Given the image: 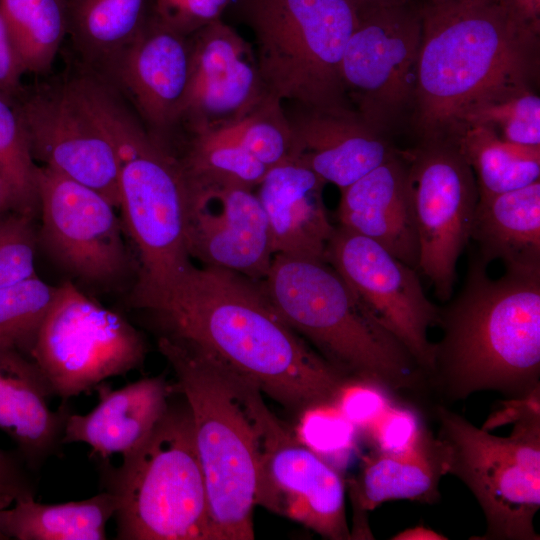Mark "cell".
I'll return each instance as SVG.
<instances>
[{
  "label": "cell",
  "instance_id": "7",
  "mask_svg": "<svg viewBox=\"0 0 540 540\" xmlns=\"http://www.w3.org/2000/svg\"><path fill=\"white\" fill-rule=\"evenodd\" d=\"M183 396V395H182ZM118 540H211L207 493L188 404L172 402L118 467L102 463Z\"/></svg>",
  "mask_w": 540,
  "mask_h": 540
},
{
  "label": "cell",
  "instance_id": "36",
  "mask_svg": "<svg viewBox=\"0 0 540 540\" xmlns=\"http://www.w3.org/2000/svg\"><path fill=\"white\" fill-rule=\"evenodd\" d=\"M356 427L334 403L308 407L295 432L298 439L335 468L345 465L354 448Z\"/></svg>",
  "mask_w": 540,
  "mask_h": 540
},
{
  "label": "cell",
  "instance_id": "24",
  "mask_svg": "<svg viewBox=\"0 0 540 540\" xmlns=\"http://www.w3.org/2000/svg\"><path fill=\"white\" fill-rule=\"evenodd\" d=\"M95 391L98 404L90 412L68 415L62 443H85L91 456L107 462L114 454H129L145 439L165 412L170 389L157 376L115 390L102 382Z\"/></svg>",
  "mask_w": 540,
  "mask_h": 540
},
{
  "label": "cell",
  "instance_id": "14",
  "mask_svg": "<svg viewBox=\"0 0 540 540\" xmlns=\"http://www.w3.org/2000/svg\"><path fill=\"white\" fill-rule=\"evenodd\" d=\"M326 261L361 305L410 352L425 374L433 365L428 330L439 309L425 295L415 269L380 244L341 226L327 243Z\"/></svg>",
  "mask_w": 540,
  "mask_h": 540
},
{
  "label": "cell",
  "instance_id": "1",
  "mask_svg": "<svg viewBox=\"0 0 540 540\" xmlns=\"http://www.w3.org/2000/svg\"><path fill=\"white\" fill-rule=\"evenodd\" d=\"M146 311L168 335L211 354L283 406L333 403L346 377L285 322L261 281L194 265Z\"/></svg>",
  "mask_w": 540,
  "mask_h": 540
},
{
  "label": "cell",
  "instance_id": "29",
  "mask_svg": "<svg viewBox=\"0 0 540 540\" xmlns=\"http://www.w3.org/2000/svg\"><path fill=\"white\" fill-rule=\"evenodd\" d=\"M0 6L23 72L50 69L66 30L65 0H0Z\"/></svg>",
  "mask_w": 540,
  "mask_h": 540
},
{
  "label": "cell",
  "instance_id": "17",
  "mask_svg": "<svg viewBox=\"0 0 540 540\" xmlns=\"http://www.w3.org/2000/svg\"><path fill=\"white\" fill-rule=\"evenodd\" d=\"M33 159L120 205L119 160L107 136L64 88L15 104Z\"/></svg>",
  "mask_w": 540,
  "mask_h": 540
},
{
  "label": "cell",
  "instance_id": "44",
  "mask_svg": "<svg viewBox=\"0 0 540 540\" xmlns=\"http://www.w3.org/2000/svg\"><path fill=\"white\" fill-rule=\"evenodd\" d=\"M519 21L539 34L540 0H498Z\"/></svg>",
  "mask_w": 540,
  "mask_h": 540
},
{
  "label": "cell",
  "instance_id": "25",
  "mask_svg": "<svg viewBox=\"0 0 540 540\" xmlns=\"http://www.w3.org/2000/svg\"><path fill=\"white\" fill-rule=\"evenodd\" d=\"M447 475L445 448L426 428L417 441L401 452L375 451L369 455L349 491L354 507L351 538L372 539L367 513L389 500L433 504L440 498L441 478Z\"/></svg>",
  "mask_w": 540,
  "mask_h": 540
},
{
  "label": "cell",
  "instance_id": "15",
  "mask_svg": "<svg viewBox=\"0 0 540 540\" xmlns=\"http://www.w3.org/2000/svg\"><path fill=\"white\" fill-rule=\"evenodd\" d=\"M39 238L67 271L90 283L122 278L130 266L115 206L99 192L37 166Z\"/></svg>",
  "mask_w": 540,
  "mask_h": 540
},
{
  "label": "cell",
  "instance_id": "41",
  "mask_svg": "<svg viewBox=\"0 0 540 540\" xmlns=\"http://www.w3.org/2000/svg\"><path fill=\"white\" fill-rule=\"evenodd\" d=\"M29 471L16 451L0 447V511L10 507L18 498L35 495Z\"/></svg>",
  "mask_w": 540,
  "mask_h": 540
},
{
  "label": "cell",
  "instance_id": "2",
  "mask_svg": "<svg viewBox=\"0 0 540 540\" xmlns=\"http://www.w3.org/2000/svg\"><path fill=\"white\" fill-rule=\"evenodd\" d=\"M420 12L416 124L424 142L450 141L471 108L528 86L539 34L498 0L429 3Z\"/></svg>",
  "mask_w": 540,
  "mask_h": 540
},
{
  "label": "cell",
  "instance_id": "33",
  "mask_svg": "<svg viewBox=\"0 0 540 540\" xmlns=\"http://www.w3.org/2000/svg\"><path fill=\"white\" fill-rule=\"evenodd\" d=\"M469 125L490 128L507 142L540 147V98L529 86L512 89L471 108L456 134Z\"/></svg>",
  "mask_w": 540,
  "mask_h": 540
},
{
  "label": "cell",
  "instance_id": "32",
  "mask_svg": "<svg viewBox=\"0 0 540 540\" xmlns=\"http://www.w3.org/2000/svg\"><path fill=\"white\" fill-rule=\"evenodd\" d=\"M57 286L37 274L0 289V347L31 357L39 329L54 301Z\"/></svg>",
  "mask_w": 540,
  "mask_h": 540
},
{
  "label": "cell",
  "instance_id": "9",
  "mask_svg": "<svg viewBox=\"0 0 540 540\" xmlns=\"http://www.w3.org/2000/svg\"><path fill=\"white\" fill-rule=\"evenodd\" d=\"M435 414L447 474L468 487L485 516V533L472 539L539 540L534 518L540 507V410L514 422L507 437L444 405Z\"/></svg>",
  "mask_w": 540,
  "mask_h": 540
},
{
  "label": "cell",
  "instance_id": "40",
  "mask_svg": "<svg viewBox=\"0 0 540 540\" xmlns=\"http://www.w3.org/2000/svg\"><path fill=\"white\" fill-rule=\"evenodd\" d=\"M232 0H153L154 16L184 36L221 19Z\"/></svg>",
  "mask_w": 540,
  "mask_h": 540
},
{
  "label": "cell",
  "instance_id": "48",
  "mask_svg": "<svg viewBox=\"0 0 540 540\" xmlns=\"http://www.w3.org/2000/svg\"><path fill=\"white\" fill-rule=\"evenodd\" d=\"M450 1H457V0H429V3H443V2H450Z\"/></svg>",
  "mask_w": 540,
  "mask_h": 540
},
{
  "label": "cell",
  "instance_id": "6",
  "mask_svg": "<svg viewBox=\"0 0 540 540\" xmlns=\"http://www.w3.org/2000/svg\"><path fill=\"white\" fill-rule=\"evenodd\" d=\"M261 283L285 322L346 378L371 381L390 392L427 385L410 352L326 260L275 254Z\"/></svg>",
  "mask_w": 540,
  "mask_h": 540
},
{
  "label": "cell",
  "instance_id": "3",
  "mask_svg": "<svg viewBox=\"0 0 540 540\" xmlns=\"http://www.w3.org/2000/svg\"><path fill=\"white\" fill-rule=\"evenodd\" d=\"M471 263L457 297L439 310L427 385L444 400L492 390L510 398L540 388V268H506L491 278Z\"/></svg>",
  "mask_w": 540,
  "mask_h": 540
},
{
  "label": "cell",
  "instance_id": "19",
  "mask_svg": "<svg viewBox=\"0 0 540 540\" xmlns=\"http://www.w3.org/2000/svg\"><path fill=\"white\" fill-rule=\"evenodd\" d=\"M114 58L119 80L154 136L179 124L191 74L189 36L152 17Z\"/></svg>",
  "mask_w": 540,
  "mask_h": 540
},
{
  "label": "cell",
  "instance_id": "4",
  "mask_svg": "<svg viewBox=\"0 0 540 540\" xmlns=\"http://www.w3.org/2000/svg\"><path fill=\"white\" fill-rule=\"evenodd\" d=\"M87 109L118 156L119 208L139 257L132 304L147 310L193 266L186 241V176L178 156L113 93L94 95Z\"/></svg>",
  "mask_w": 540,
  "mask_h": 540
},
{
  "label": "cell",
  "instance_id": "30",
  "mask_svg": "<svg viewBox=\"0 0 540 540\" xmlns=\"http://www.w3.org/2000/svg\"><path fill=\"white\" fill-rule=\"evenodd\" d=\"M147 0H69L71 25L91 56L116 57L145 23Z\"/></svg>",
  "mask_w": 540,
  "mask_h": 540
},
{
  "label": "cell",
  "instance_id": "39",
  "mask_svg": "<svg viewBox=\"0 0 540 540\" xmlns=\"http://www.w3.org/2000/svg\"><path fill=\"white\" fill-rule=\"evenodd\" d=\"M425 429L417 411L394 401L367 429L380 452H401L410 448Z\"/></svg>",
  "mask_w": 540,
  "mask_h": 540
},
{
  "label": "cell",
  "instance_id": "43",
  "mask_svg": "<svg viewBox=\"0 0 540 540\" xmlns=\"http://www.w3.org/2000/svg\"><path fill=\"white\" fill-rule=\"evenodd\" d=\"M539 410L540 388L524 397L511 398V400L503 402L502 407L495 410L490 417L487 418L482 429L489 431L501 425H506L508 423L513 424L526 414Z\"/></svg>",
  "mask_w": 540,
  "mask_h": 540
},
{
  "label": "cell",
  "instance_id": "12",
  "mask_svg": "<svg viewBox=\"0 0 540 540\" xmlns=\"http://www.w3.org/2000/svg\"><path fill=\"white\" fill-rule=\"evenodd\" d=\"M358 12L341 61V81L354 111L383 131L414 102L421 12L408 0Z\"/></svg>",
  "mask_w": 540,
  "mask_h": 540
},
{
  "label": "cell",
  "instance_id": "34",
  "mask_svg": "<svg viewBox=\"0 0 540 540\" xmlns=\"http://www.w3.org/2000/svg\"><path fill=\"white\" fill-rule=\"evenodd\" d=\"M206 135L240 145L268 168L291 159L293 154L292 132L284 106L271 94L238 124Z\"/></svg>",
  "mask_w": 540,
  "mask_h": 540
},
{
  "label": "cell",
  "instance_id": "46",
  "mask_svg": "<svg viewBox=\"0 0 540 540\" xmlns=\"http://www.w3.org/2000/svg\"><path fill=\"white\" fill-rule=\"evenodd\" d=\"M10 211H19L15 194L0 171V216Z\"/></svg>",
  "mask_w": 540,
  "mask_h": 540
},
{
  "label": "cell",
  "instance_id": "38",
  "mask_svg": "<svg viewBox=\"0 0 540 540\" xmlns=\"http://www.w3.org/2000/svg\"><path fill=\"white\" fill-rule=\"evenodd\" d=\"M391 393L374 382L348 378L333 403L356 428L367 430L393 402Z\"/></svg>",
  "mask_w": 540,
  "mask_h": 540
},
{
  "label": "cell",
  "instance_id": "45",
  "mask_svg": "<svg viewBox=\"0 0 540 540\" xmlns=\"http://www.w3.org/2000/svg\"><path fill=\"white\" fill-rule=\"evenodd\" d=\"M393 540H442L447 539L433 529L424 526H416L405 529L404 531L391 537Z\"/></svg>",
  "mask_w": 540,
  "mask_h": 540
},
{
  "label": "cell",
  "instance_id": "28",
  "mask_svg": "<svg viewBox=\"0 0 540 540\" xmlns=\"http://www.w3.org/2000/svg\"><path fill=\"white\" fill-rule=\"evenodd\" d=\"M471 167L479 195L527 186L540 177V147L507 142L490 128L469 125L450 140Z\"/></svg>",
  "mask_w": 540,
  "mask_h": 540
},
{
  "label": "cell",
  "instance_id": "8",
  "mask_svg": "<svg viewBox=\"0 0 540 540\" xmlns=\"http://www.w3.org/2000/svg\"><path fill=\"white\" fill-rule=\"evenodd\" d=\"M255 38L269 94L328 111L347 106L340 67L359 19L352 0H232Z\"/></svg>",
  "mask_w": 540,
  "mask_h": 540
},
{
  "label": "cell",
  "instance_id": "26",
  "mask_svg": "<svg viewBox=\"0 0 540 540\" xmlns=\"http://www.w3.org/2000/svg\"><path fill=\"white\" fill-rule=\"evenodd\" d=\"M486 265L500 259L506 268H540V181L515 190L479 195L471 236Z\"/></svg>",
  "mask_w": 540,
  "mask_h": 540
},
{
  "label": "cell",
  "instance_id": "27",
  "mask_svg": "<svg viewBox=\"0 0 540 540\" xmlns=\"http://www.w3.org/2000/svg\"><path fill=\"white\" fill-rule=\"evenodd\" d=\"M116 508L107 490L56 504L40 503L28 495L0 511V531L7 540H105L106 525Z\"/></svg>",
  "mask_w": 540,
  "mask_h": 540
},
{
  "label": "cell",
  "instance_id": "13",
  "mask_svg": "<svg viewBox=\"0 0 540 540\" xmlns=\"http://www.w3.org/2000/svg\"><path fill=\"white\" fill-rule=\"evenodd\" d=\"M411 207L419 244L417 269L435 295L453 293L458 259L471 236L478 202L474 173L456 145L424 142L407 158Z\"/></svg>",
  "mask_w": 540,
  "mask_h": 540
},
{
  "label": "cell",
  "instance_id": "21",
  "mask_svg": "<svg viewBox=\"0 0 540 540\" xmlns=\"http://www.w3.org/2000/svg\"><path fill=\"white\" fill-rule=\"evenodd\" d=\"M52 390L35 361L0 347V431L15 444L26 466L36 472L58 455L68 415L66 403L49 407Z\"/></svg>",
  "mask_w": 540,
  "mask_h": 540
},
{
  "label": "cell",
  "instance_id": "18",
  "mask_svg": "<svg viewBox=\"0 0 540 540\" xmlns=\"http://www.w3.org/2000/svg\"><path fill=\"white\" fill-rule=\"evenodd\" d=\"M187 180V178H186ZM187 249L204 266L261 281L274 252L263 207L252 189L187 180Z\"/></svg>",
  "mask_w": 540,
  "mask_h": 540
},
{
  "label": "cell",
  "instance_id": "47",
  "mask_svg": "<svg viewBox=\"0 0 540 540\" xmlns=\"http://www.w3.org/2000/svg\"><path fill=\"white\" fill-rule=\"evenodd\" d=\"M352 1L359 10V9H363L370 6L399 2V1H404V0H352Z\"/></svg>",
  "mask_w": 540,
  "mask_h": 540
},
{
  "label": "cell",
  "instance_id": "11",
  "mask_svg": "<svg viewBox=\"0 0 540 540\" xmlns=\"http://www.w3.org/2000/svg\"><path fill=\"white\" fill-rule=\"evenodd\" d=\"M244 395L258 439L256 504L326 539H351L340 472L302 443L247 380Z\"/></svg>",
  "mask_w": 540,
  "mask_h": 540
},
{
  "label": "cell",
  "instance_id": "20",
  "mask_svg": "<svg viewBox=\"0 0 540 540\" xmlns=\"http://www.w3.org/2000/svg\"><path fill=\"white\" fill-rule=\"evenodd\" d=\"M284 110L292 132V158L340 190L396 153L383 131L354 110L328 111L292 103Z\"/></svg>",
  "mask_w": 540,
  "mask_h": 540
},
{
  "label": "cell",
  "instance_id": "42",
  "mask_svg": "<svg viewBox=\"0 0 540 540\" xmlns=\"http://www.w3.org/2000/svg\"><path fill=\"white\" fill-rule=\"evenodd\" d=\"M23 73L0 6V91L13 98L20 90Z\"/></svg>",
  "mask_w": 540,
  "mask_h": 540
},
{
  "label": "cell",
  "instance_id": "35",
  "mask_svg": "<svg viewBox=\"0 0 540 540\" xmlns=\"http://www.w3.org/2000/svg\"><path fill=\"white\" fill-rule=\"evenodd\" d=\"M36 169L16 105L0 91V171L15 194L19 212L33 217L39 212Z\"/></svg>",
  "mask_w": 540,
  "mask_h": 540
},
{
  "label": "cell",
  "instance_id": "31",
  "mask_svg": "<svg viewBox=\"0 0 540 540\" xmlns=\"http://www.w3.org/2000/svg\"><path fill=\"white\" fill-rule=\"evenodd\" d=\"M188 181L254 189L269 169L240 145L213 135L190 136L178 156Z\"/></svg>",
  "mask_w": 540,
  "mask_h": 540
},
{
  "label": "cell",
  "instance_id": "5",
  "mask_svg": "<svg viewBox=\"0 0 540 540\" xmlns=\"http://www.w3.org/2000/svg\"><path fill=\"white\" fill-rule=\"evenodd\" d=\"M158 348L190 410L211 540L254 539L259 450L245 401V378L186 341L161 335Z\"/></svg>",
  "mask_w": 540,
  "mask_h": 540
},
{
  "label": "cell",
  "instance_id": "10",
  "mask_svg": "<svg viewBox=\"0 0 540 540\" xmlns=\"http://www.w3.org/2000/svg\"><path fill=\"white\" fill-rule=\"evenodd\" d=\"M145 355L144 339L127 319L66 281L57 286L30 356L66 403L138 368Z\"/></svg>",
  "mask_w": 540,
  "mask_h": 540
},
{
  "label": "cell",
  "instance_id": "16",
  "mask_svg": "<svg viewBox=\"0 0 540 540\" xmlns=\"http://www.w3.org/2000/svg\"><path fill=\"white\" fill-rule=\"evenodd\" d=\"M191 74L179 123L190 136L232 127L269 95L253 46L222 19L189 36Z\"/></svg>",
  "mask_w": 540,
  "mask_h": 540
},
{
  "label": "cell",
  "instance_id": "37",
  "mask_svg": "<svg viewBox=\"0 0 540 540\" xmlns=\"http://www.w3.org/2000/svg\"><path fill=\"white\" fill-rule=\"evenodd\" d=\"M34 217L19 211L0 216V289L34 276L37 235Z\"/></svg>",
  "mask_w": 540,
  "mask_h": 540
},
{
  "label": "cell",
  "instance_id": "23",
  "mask_svg": "<svg viewBox=\"0 0 540 540\" xmlns=\"http://www.w3.org/2000/svg\"><path fill=\"white\" fill-rule=\"evenodd\" d=\"M325 184L294 158L267 170L256 195L267 217L274 255L326 260L335 227L323 201Z\"/></svg>",
  "mask_w": 540,
  "mask_h": 540
},
{
  "label": "cell",
  "instance_id": "49",
  "mask_svg": "<svg viewBox=\"0 0 540 540\" xmlns=\"http://www.w3.org/2000/svg\"><path fill=\"white\" fill-rule=\"evenodd\" d=\"M0 540H7V538L2 534L1 531H0Z\"/></svg>",
  "mask_w": 540,
  "mask_h": 540
},
{
  "label": "cell",
  "instance_id": "22",
  "mask_svg": "<svg viewBox=\"0 0 540 540\" xmlns=\"http://www.w3.org/2000/svg\"><path fill=\"white\" fill-rule=\"evenodd\" d=\"M339 226L368 237L417 269L419 244L407 177V162L395 153L341 190Z\"/></svg>",
  "mask_w": 540,
  "mask_h": 540
}]
</instances>
